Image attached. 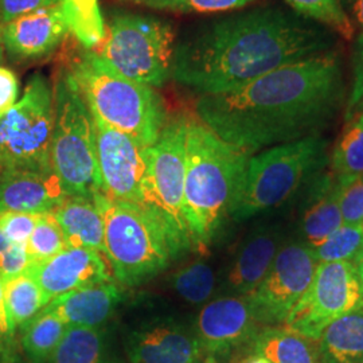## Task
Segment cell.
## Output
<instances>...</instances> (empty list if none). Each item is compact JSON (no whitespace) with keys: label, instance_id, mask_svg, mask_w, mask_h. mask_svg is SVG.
I'll return each mask as SVG.
<instances>
[{"label":"cell","instance_id":"obj_1","mask_svg":"<svg viewBox=\"0 0 363 363\" xmlns=\"http://www.w3.org/2000/svg\"><path fill=\"white\" fill-rule=\"evenodd\" d=\"M346 100L343 58L333 50L276 69L237 91L199 96L195 116L252 155L320 135Z\"/></svg>","mask_w":363,"mask_h":363},{"label":"cell","instance_id":"obj_2","mask_svg":"<svg viewBox=\"0 0 363 363\" xmlns=\"http://www.w3.org/2000/svg\"><path fill=\"white\" fill-rule=\"evenodd\" d=\"M337 35L280 6L203 23L175 40L169 78L199 96L237 91L283 66L333 52Z\"/></svg>","mask_w":363,"mask_h":363},{"label":"cell","instance_id":"obj_3","mask_svg":"<svg viewBox=\"0 0 363 363\" xmlns=\"http://www.w3.org/2000/svg\"><path fill=\"white\" fill-rule=\"evenodd\" d=\"M250 156L189 115L184 216L196 249L205 250L230 217Z\"/></svg>","mask_w":363,"mask_h":363},{"label":"cell","instance_id":"obj_4","mask_svg":"<svg viewBox=\"0 0 363 363\" xmlns=\"http://www.w3.org/2000/svg\"><path fill=\"white\" fill-rule=\"evenodd\" d=\"M65 66L96 116L143 148L155 143L169 118L155 88L125 77L91 50L82 49Z\"/></svg>","mask_w":363,"mask_h":363},{"label":"cell","instance_id":"obj_5","mask_svg":"<svg viewBox=\"0 0 363 363\" xmlns=\"http://www.w3.org/2000/svg\"><path fill=\"white\" fill-rule=\"evenodd\" d=\"M50 166L66 194L94 199L103 193L91 109L65 65L54 74Z\"/></svg>","mask_w":363,"mask_h":363},{"label":"cell","instance_id":"obj_6","mask_svg":"<svg viewBox=\"0 0 363 363\" xmlns=\"http://www.w3.org/2000/svg\"><path fill=\"white\" fill-rule=\"evenodd\" d=\"M325 162L327 140L320 135L274 145L250 156L230 217L242 222L279 208L319 174Z\"/></svg>","mask_w":363,"mask_h":363},{"label":"cell","instance_id":"obj_7","mask_svg":"<svg viewBox=\"0 0 363 363\" xmlns=\"http://www.w3.org/2000/svg\"><path fill=\"white\" fill-rule=\"evenodd\" d=\"M187 120L184 113L169 117L155 143L145 148L147 174L139 205L160 223L174 259L194 247L184 216Z\"/></svg>","mask_w":363,"mask_h":363},{"label":"cell","instance_id":"obj_8","mask_svg":"<svg viewBox=\"0 0 363 363\" xmlns=\"http://www.w3.org/2000/svg\"><path fill=\"white\" fill-rule=\"evenodd\" d=\"M94 201L104 217L105 257L120 284L140 286L167 268L174 259L167 235L147 210L104 193Z\"/></svg>","mask_w":363,"mask_h":363},{"label":"cell","instance_id":"obj_9","mask_svg":"<svg viewBox=\"0 0 363 363\" xmlns=\"http://www.w3.org/2000/svg\"><path fill=\"white\" fill-rule=\"evenodd\" d=\"M169 22L138 13H120L105 26L101 45L91 52L136 82L162 88L169 79L175 48Z\"/></svg>","mask_w":363,"mask_h":363},{"label":"cell","instance_id":"obj_10","mask_svg":"<svg viewBox=\"0 0 363 363\" xmlns=\"http://www.w3.org/2000/svg\"><path fill=\"white\" fill-rule=\"evenodd\" d=\"M52 84L45 74L34 73L22 99L0 117V171H52Z\"/></svg>","mask_w":363,"mask_h":363},{"label":"cell","instance_id":"obj_11","mask_svg":"<svg viewBox=\"0 0 363 363\" xmlns=\"http://www.w3.org/2000/svg\"><path fill=\"white\" fill-rule=\"evenodd\" d=\"M361 308L363 292L354 262H319L311 284L283 325L316 342L333 322Z\"/></svg>","mask_w":363,"mask_h":363},{"label":"cell","instance_id":"obj_12","mask_svg":"<svg viewBox=\"0 0 363 363\" xmlns=\"http://www.w3.org/2000/svg\"><path fill=\"white\" fill-rule=\"evenodd\" d=\"M318 261L301 241L283 244L264 280L247 296L257 323H284L288 313L310 286Z\"/></svg>","mask_w":363,"mask_h":363},{"label":"cell","instance_id":"obj_13","mask_svg":"<svg viewBox=\"0 0 363 363\" xmlns=\"http://www.w3.org/2000/svg\"><path fill=\"white\" fill-rule=\"evenodd\" d=\"M91 116L103 193L112 199L140 205L147 174L145 148L108 125L93 112Z\"/></svg>","mask_w":363,"mask_h":363},{"label":"cell","instance_id":"obj_14","mask_svg":"<svg viewBox=\"0 0 363 363\" xmlns=\"http://www.w3.org/2000/svg\"><path fill=\"white\" fill-rule=\"evenodd\" d=\"M124 347L128 363H202L205 355L194 331L166 315L130 327Z\"/></svg>","mask_w":363,"mask_h":363},{"label":"cell","instance_id":"obj_15","mask_svg":"<svg viewBox=\"0 0 363 363\" xmlns=\"http://www.w3.org/2000/svg\"><path fill=\"white\" fill-rule=\"evenodd\" d=\"M195 337L205 354L225 355L253 342L257 320L247 296H222L202 307L195 319Z\"/></svg>","mask_w":363,"mask_h":363},{"label":"cell","instance_id":"obj_16","mask_svg":"<svg viewBox=\"0 0 363 363\" xmlns=\"http://www.w3.org/2000/svg\"><path fill=\"white\" fill-rule=\"evenodd\" d=\"M111 269L104 253L88 247H66L50 259L30 264L26 272L38 283L49 304L52 298L81 286L112 280Z\"/></svg>","mask_w":363,"mask_h":363},{"label":"cell","instance_id":"obj_17","mask_svg":"<svg viewBox=\"0 0 363 363\" xmlns=\"http://www.w3.org/2000/svg\"><path fill=\"white\" fill-rule=\"evenodd\" d=\"M69 35L60 4L0 23L3 50L15 62L49 58Z\"/></svg>","mask_w":363,"mask_h":363},{"label":"cell","instance_id":"obj_18","mask_svg":"<svg viewBox=\"0 0 363 363\" xmlns=\"http://www.w3.org/2000/svg\"><path fill=\"white\" fill-rule=\"evenodd\" d=\"M66 196L54 171H0V213H52Z\"/></svg>","mask_w":363,"mask_h":363},{"label":"cell","instance_id":"obj_19","mask_svg":"<svg viewBox=\"0 0 363 363\" xmlns=\"http://www.w3.org/2000/svg\"><path fill=\"white\" fill-rule=\"evenodd\" d=\"M283 247L279 228H262L250 234L238 249L226 276L229 296H249L256 291Z\"/></svg>","mask_w":363,"mask_h":363},{"label":"cell","instance_id":"obj_20","mask_svg":"<svg viewBox=\"0 0 363 363\" xmlns=\"http://www.w3.org/2000/svg\"><path fill=\"white\" fill-rule=\"evenodd\" d=\"M121 300L118 286L112 280H106L52 298L43 310L57 315L66 325L105 327Z\"/></svg>","mask_w":363,"mask_h":363},{"label":"cell","instance_id":"obj_21","mask_svg":"<svg viewBox=\"0 0 363 363\" xmlns=\"http://www.w3.org/2000/svg\"><path fill=\"white\" fill-rule=\"evenodd\" d=\"M52 213L64 230L67 247H88L105 255L104 217L94 199L67 195Z\"/></svg>","mask_w":363,"mask_h":363},{"label":"cell","instance_id":"obj_22","mask_svg":"<svg viewBox=\"0 0 363 363\" xmlns=\"http://www.w3.org/2000/svg\"><path fill=\"white\" fill-rule=\"evenodd\" d=\"M315 198L301 220V242L311 250L320 247L342 225L339 189L335 175L316 178Z\"/></svg>","mask_w":363,"mask_h":363},{"label":"cell","instance_id":"obj_23","mask_svg":"<svg viewBox=\"0 0 363 363\" xmlns=\"http://www.w3.org/2000/svg\"><path fill=\"white\" fill-rule=\"evenodd\" d=\"M316 342L318 363H363V308L333 322Z\"/></svg>","mask_w":363,"mask_h":363},{"label":"cell","instance_id":"obj_24","mask_svg":"<svg viewBox=\"0 0 363 363\" xmlns=\"http://www.w3.org/2000/svg\"><path fill=\"white\" fill-rule=\"evenodd\" d=\"M109 357L105 327L66 325L65 334L46 363H101Z\"/></svg>","mask_w":363,"mask_h":363},{"label":"cell","instance_id":"obj_25","mask_svg":"<svg viewBox=\"0 0 363 363\" xmlns=\"http://www.w3.org/2000/svg\"><path fill=\"white\" fill-rule=\"evenodd\" d=\"M313 340L286 328L267 327L253 339L256 354L271 363H318Z\"/></svg>","mask_w":363,"mask_h":363},{"label":"cell","instance_id":"obj_26","mask_svg":"<svg viewBox=\"0 0 363 363\" xmlns=\"http://www.w3.org/2000/svg\"><path fill=\"white\" fill-rule=\"evenodd\" d=\"M22 347L30 363H46L65 334L66 325L43 308L19 327Z\"/></svg>","mask_w":363,"mask_h":363},{"label":"cell","instance_id":"obj_27","mask_svg":"<svg viewBox=\"0 0 363 363\" xmlns=\"http://www.w3.org/2000/svg\"><path fill=\"white\" fill-rule=\"evenodd\" d=\"M61 11L69 34L85 50H96L105 37V23L99 0H61Z\"/></svg>","mask_w":363,"mask_h":363},{"label":"cell","instance_id":"obj_28","mask_svg":"<svg viewBox=\"0 0 363 363\" xmlns=\"http://www.w3.org/2000/svg\"><path fill=\"white\" fill-rule=\"evenodd\" d=\"M4 303L11 334L48 304L38 283L27 272L4 281Z\"/></svg>","mask_w":363,"mask_h":363},{"label":"cell","instance_id":"obj_29","mask_svg":"<svg viewBox=\"0 0 363 363\" xmlns=\"http://www.w3.org/2000/svg\"><path fill=\"white\" fill-rule=\"evenodd\" d=\"M331 166L337 178L363 175V112L346 120L331 155Z\"/></svg>","mask_w":363,"mask_h":363},{"label":"cell","instance_id":"obj_30","mask_svg":"<svg viewBox=\"0 0 363 363\" xmlns=\"http://www.w3.org/2000/svg\"><path fill=\"white\" fill-rule=\"evenodd\" d=\"M294 13L319 23L346 40L355 37V25L339 0H286Z\"/></svg>","mask_w":363,"mask_h":363},{"label":"cell","instance_id":"obj_31","mask_svg":"<svg viewBox=\"0 0 363 363\" xmlns=\"http://www.w3.org/2000/svg\"><path fill=\"white\" fill-rule=\"evenodd\" d=\"M171 283L183 300L190 304H202L206 303L214 292L216 274L206 262L195 261L175 273Z\"/></svg>","mask_w":363,"mask_h":363},{"label":"cell","instance_id":"obj_32","mask_svg":"<svg viewBox=\"0 0 363 363\" xmlns=\"http://www.w3.org/2000/svg\"><path fill=\"white\" fill-rule=\"evenodd\" d=\"M363 250V225H342L320 247L313 249L319 262H354Z\"/></svg>","mask_w":363,"mask_h":363},{"label":"cell","instance_id":"obj_33","mask_svg":"<svg viewBox=\"0 0 363 363\" xmlns=\"http://www.w3.org/2000/svg\"><path fill=\"white\" fill-rule=\"evenodd\" d=\"M140 7L152 9L166 13H228L249 7L256 0H121Z\"/></svg>","mask_w":363,"mask_h":363},{"label":"cell","instance_id":"obj_34","mask_svg":"<svg viewBox=\"0 0 363 363\" xmlns=\"http://www.w3.org/2000/svg\"><path fill=\"white\" fill-rule=\"evenodd\" d=\"M66 247L65 234L54 214H40L38 223L26 245L27 255L31 259V264L50 259L62 252Z\"/></svg>","mask_w":363,"mask_h":363},{"label":"cell","instance_id":"obj_35","mask_svg":"<svg viewBox=\"0 0 363 363\" xmlns=\"http://www.w3.org/2000/svg\"><path fill=\"white\" fill-rule=\"evenodd\" d=\"M335 178L343 225H363V175Z\"/></svg>","mask_w":363,"mask_h":363},{"label":"cell","instance_id":"obj_36","mask_svg":"<svg viewBox=\"0 0 363 363\" xmlns=\"http://www.w3.org/2000/svg\"><path fill=\"white\" fill-rule=\"evenodd\" d=\"M39 218L40 214L34 213H0V233L15 244L26 247Z\"/></svg>","mask_w":363,"mask_h":363},{"label":"cell","instance_id":"obj_37","mask_svg":"<svg viewBox=\"0 0 363 363\" xmlns=\"http://www.w3.org/2000/svg\"><path fill=\"white\" fill-rule=\"evenodd\" d=\"M30 264L26 247L15 244L0 233V277L3 281L26 272Z\"/></svg>","mask_w":363,"mask_h":363},{"label":"cell","instance_id":"obj_38","mask_svg":"<svg viewBox=\"0 0 363 363\" xmlns=\"http://www.w3.org/2000/svg\"><path fill=\"white\" fill-rule=\"evenodd\" d=\"M357 112H363V31L355 39L352 55V84L347 100L345 120Z\"/></svg>","mask_w":363,"mask_h":363},{"label":"cell","instance_id":"obj_39","mask_svg":"<svg viewBox=\"0 0 363 363\" xmlns=\"http://www.w3.org/2000/svg\"><path fill=\"white\" fill-rule=\"evenodd\" d=\"M61 0H0V23L10 22L26 13L58 6Z\"/></svg>","mask_w":363,"mask_h":363},{"label":"cell","instance_id":"obj_40","mask_svg":"<svg viewBox=\"0 0 363 363\" xmlns=\"http://www.w3.org/2000/svg\"><path fill=\"white\" fill-rule=\"evenodd\" d=\"M19 81L11 69L0 66V117L18 103Z\"/></svg>","mask_w":363,"mask_h":363},{"label":"cell","instance_id":"obj_41","mask_svg":"<svg viewBox=\"0 0 363 363\" xmlns=\"http://www.w3.org/2000/svg\"><path fill=\"white\" fill-rule=\"evenodd\" d=\"M11 334L9 318L6 311V303H4V281L0 277V335H9Z\"/></svg>","mask_w":363,"mask_h":363},{"label":"cell","instance_id":"obj_42","mask_svg":"<svg viewBox=\"0 0 363 363\" xmlns=\"http://www.w3.org/2000/svg\"><path fill=\"white\" fill-rule=\"evenodd\" d=\"M350 9L354 21L361 27V31H363V0H354Z\"/></svg>","mask_w":363,"mask_h":363},{"label":"cell","instance_id":"obj_43","mask_svg":"<svg viewBox=\"0 0 363 363\" xmlns=\"http://www.w3.org/2000/svg\"><path fill=\"white\" fill-rule=\"evenodd\" d=\"M354 265H355V271H357V276H358V280H359V286L362 288L363 292V250L359 253V256L354 261Z\"/></svg>","mask_w":363,"mask_h":363},{"label":"cell","instance_id":"obj_44","mask_svg":"<svg viewBox=\"0 0 363 363\" xmlns=\"http://www.w3.org/2000/svg\"><path fill=\"white\" fill-rule=\"evenodd\" d=\"M244 363H271L268 362L265 358H262V357H259V355H255V357H252V358H249L247 361H245Z\"/></svg>","mask_w":363,"mask_h":363},{"label":"cell","instance_id":"obj_45","mask_svg":"<svg viewBox=\"0 0 363 363\" xmlns=\"http://www.w3.org/2000/svg\"><path fill=\"white\" fill-rule=\"evenodd\" d=\"M101 363H124L123 361H120V359H116V358H112V357H108L106 359H105L104 362Z\"/></svg>","mask_w":363,"mask_h":363},{"label":"cell","instance_id":"obj_46","mask_svg":"<svg viewBox=\"0 0 363 363\" xmlns=\"http://www.w3.org/2000/svg\"><path fill=\"white\" fill-rule=\"evenodd\" d=\"M339 1L342 3V6H343L345 9H347V7H351V4H352L354 0H339Z\"/></svg>","mask_w":363,"mask_h":363},{"label":"cell","instance_id":"obj_47","mask_svg":"<svg viewBox=\"0 0 363 363\" xmlns=\"http://www.w3.org/2000/svg\"><path fill=\"white\" fill-rule=\"evenodd\" d=\"M3 52H4V50H3V46H1V40H0V62L3 60Z\"/></svg>","mask_w":363,"mask_h":363},{"label":"cell","instance_id":"obj_48","mask_svg":"<svg viewBox=\"0 0 363 363\" xmlns=\"http://www.w3.org/2000/svg\"><path fill=\"white\" fill-rule=\"evenodd\" d=\"M203 363H217L216 362V361H214V358H208V359H206V361H205V362Z\"/></svg>","mask_w":363,"mask_h":363}]
</instances>
